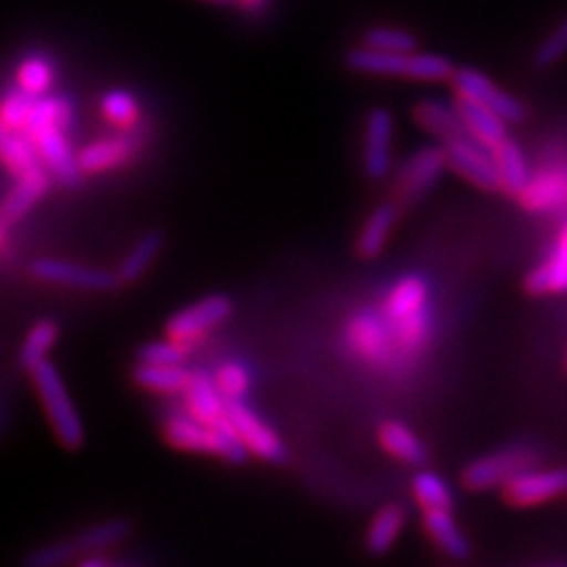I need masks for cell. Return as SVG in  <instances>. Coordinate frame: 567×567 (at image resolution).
Wrapping results in <instances>:
<instances>
[{"label": "cell", "mask_w": 567, "mask_h": 567, "mask_svg": "<svg viewBox=\"0 0 567 567\" xmlns=\"http://www.w3.org/2000/svg\"><path fill=\"white\" fill-rule=\"evenodd\" d=\"M140 150V142L133 135H118V137H104L91 142L79 152L81 168L85 175L110 173L123 164H128Z\"/></svg>", "instance_id": "e0dca14e"}, {"label": "cell", "mask_w": 567, "mask_h": 567, "mask_svg": "<svg viewBox=\"0 0 567 567\" xmlns=\"http://www.w3.org/2000/svg\"><path fill=\"white\" fill-rule=\"evenodd\" d=\"M235 315V300L227 293H208L183 310H177L166 322V336L181 343H194L204 339L213 329Z\"/></svg>", "instance_id": "ba28073f"}, {"label": "cell", "mask_w": 567, "mask_h": 567, "mask_svg": "<svg viewBox=\"0 0 567 567\" xmlns=\"http://www.w3.org/2000/svg\"><path fill=\"white\" fill-rule=\"evenodd\" d=\"M525 291L532 296L567 291V229L563 233L554 256L525 277Z\"/></svg>", "instance_id": "83f0119b"}, {"label": "cell", "mask_w": 567, "mask_h": 567, "mask_svg": "<svg viewBox=\"0 0 567 567\" xmlns=\"http://www.w3.org/2000/svg\"><path fill=\"white\" fill-rule=\"evenodd\" d=\"M227 416L233 419L244 445L254 456H258L260 461H268V464H287L289 450L284 445V440L277 435L272 425L268 421H262L244 400L227 402Z\"/></svg>", "instance_id": "30bf717a"}, {"label": "cell", "mask_w": 567, "mask_h": 567, "mask_svg": "<svg viewBox=\"0 0 567 567\" xmlns=\"http://www.w3.org/2000/svg\"><path fill=\"white\" fill-rule=\"evenodd\" d=\"M135 532V523L131 518H110L81 529L79 535H71L45 546L33 548L24 558L22 567H66L81 556H93L97 551H106L131 539Z\"/></svg>", "instance_id": "3957f363"}, {"label": "cell", "mask_w": 567, "mask_h": 567, "mask_svg": "<svg viewBox=\"0 0 567 567\" xmlns=\"http://www.w3.org/2000/svg\"><path fill=\"white\" fill-rule=\"evenodd\" d=\"M241 3L246 6V8H260L265 0H241Z\"/></svg>", "instance_id": "60d3db41"}, {"label": "cell", "mask_w": 567, "mask_h": 567, "mask_svg": "<svg viewBox=\"0 0 567 567\" xmlns=\"http://www.w3.org/2000/svg\"><path fill=\"white\" fill-rule=\"evenodd\" d=\"M60 341V324L52 317H43L35 322L27 336L24 343L20 348V364L27 371H33L39 364H43L48 360V354L52 352V348L58 346Z\"/></svg>", "instance_id": "f1b7e54d"}, {"label": "cell", "mask_w": 567, "mask_h": 567, "mask_svg": "<svg viewBox=\"0 0 567 567\" xmlns=\"http://www.w3.org/2000/svg\"><path fill=\"white\" fill-rule=\"evenodd\" d=\"M496 162H499V171H502V185L504 192L508 194H520L529 187V166L525 152L520 150V145L516 140L506 137L499 147H494Z\"/></svg>", "instance_id": "f546056e"}, {"label": "cell", "mask_w": 567, "mask_h": 567, "mask_svg": "<svg viewBox=\"0 0 567 567\" xmlns=\"http://www.w3.org/2000/svg\"><path fill=\"white\" fill-rule=\"evenodd\" d=\"M395 118L388 106H374L364 123V173L369 181H383L393 173Z\"/></svg>", "instance_id": "7c38bea8"}, {"label": "cell", "mask_w": 567, "mask_h": 567, "mask_svg": "<svg viewBox=\"0 0 567 567\" xmlns=\"http://www.w3.org/2000/svg\"><path fill=\"white\" fill-rule=\"evenodd\" d=\"M29 272L33 279L45 284H58V287L76 289V291H91V293H106L121 287V279L112 270L91 268V265L60 260V258H39L29 265Z\"/></svg>", "instance_id": "9c48e42d"}, {"label": "cell", "mask_w": 567, "mask_h": 567, "mask_svg": "<svg viewBox=\"0 0 567 567\" xmlns=\"http://www.w3.org/2000/svg\"><path fill=\"white\" fill-rule=\"evenodd\" d=\"M33 104H35V97L17 85L14 91H10L3 100V128L27 131L33 114Z\"/></svg>", "instance_id": "74e56055"}, {"label": "cell", "mask_w": 567, "mask_h": 567, "mask_svg": "<svg viewBox=\"0 0 567 567\" xmlns=\"http://www.w3.org/2000/svg\"><path fill=\"white\" fill-rule=\"evenodd\" d=\"M164 248V233L162 229H150V233L140 235L137 241L131 246V251L123 256V260L118 262L116 275L121 279V284H135L142 277L147 275V270L154 265V260L158 258Z\"/></svg>", "instance_id": "4316f807"}, {"label": "cell", "mask_w": 567, "mask_h": 567, "mask_svg": "<svg viewBox=\"0 0 567 567\" xmlns=\"http://www.w3.org/2000/svg\"><path fill=\"white\" fill-rule=\"evenodd\" d=\"M565 55H567V14L563 17L560 24L537 45L535 55H532V64L537 69H548L558 64Z\"/></svg>", "instance_id": "f35d334b"}, {"label": "cell", "mask_w": 567, "mask_h": 567, "mask_svg": "<svg viewBox=\"0 0 567 567\" xmlns=\"http://www.w3.org/2000/svg\"><path fill=\"white\" fill-rule=\"evenodd\" d=\"M137 362L142 364H185L187 362V343H181L175 339L164 341H150L137 348Z\"/></svg>", "instance_id": "8d00e7d4"}, {"label": "cell", "mask_w": 567, "mask_h": 567, "mask_svg": "<svg viewBox=\"0 0 567 567\" xmlns=\"http://www.w3.org/2000/svg\"><path fill=\"white\" fill-rule=\"evenodd\" d=\"M50 175L52 173L45 166H39L17 177L14 187L8 192L3 206H0V225L12 227L14 223H20L48 194Z\"/></svg>", "instance_id": "9a60e30c"}, {"label": "cell", "mask_w": 567, "mask_h": 567, "mask_svg": "<svg viewBox=\"0 0 567 567\" xmlns=\"http://www.w3.org/2000/svg\"><path fill=\"white\" fill-rule=\"evenodd\" d=\"M565 367H567V360H565Z\"/></svg>", "instance_id": "b9f144b4"}, {"label": "cell", "mask_w": 567, "mask_h": 567, "mask_svg": "<svg viewBox=\"0 0 567 567\" xmlns=\"http://www.w3.org/2000/svg\"><path fill=\"white\" fill-rule=\"evenodd\" d=\"M398 218H400V204L395 202H385L371 210L360 229L358 239H354V254L364 260L379 258L383 254L390 235H393Z\"/></svg>", "instance_id": "44dd1931"}, {"label": "cell", "mask_w": 567, "mask_h": 567, "mask_svg": "<svg viewBox=\"0 0 567 567\" xmlns=\"http://www.w3.org/2000/svg\"><path fill=\"white\" fill-rule=\"evenodd\" d=\"M164 440L171 447L189 454H216V437L210 423H204L187 414H171L164 421Z\"/></svg>", "instance_id": "d6986e66"}, {"label": "cell", "mask_w": 567, "mask_h": 567, "mask_svg": "<svg viewBox=\"0 0 567 567\" xmlns=\"http://www.w3.org/2000/svg\"><path fill=\"white\" fill-rule=\"evenodd\" d=\"M456 106L461 116H464L468 133L475 140H481L483 145L494 150L508 137V121H504L494 110H489V106L461 95H456Z\"/></svg>", "instance_id": "603a6c76"}, {"label": "cell", "mask_w": 567, "mask_h": 567, "mask_svg": "<svg viewBox=\"0 0 567 567\" xmlns=\"http://www.w3.org/2000/svg\"><path fill=\"white\" fill-rule=\"evenodd\" d=\"M187 412L204 423H216L227 416V400L216 385V379L204 371H192L189 383L185 388Z\"/></svg>", "instance_id": "7402d4cb"}, {"label": "cell", "mask_w": 567, "mask_h": 567, "mask_svg": "<svg viewBox=\"0 0 567 567\" xmlns=\"http://www.w3.org/2000/svg\"><path fill=\"white\" fill-rule=\"evenodd\" d=\"M0 156H3L6 168L14 177H20L39 166H45L39 145H35L27 131L0 128Z\"/></svg>", "instance_id": "d4e9b609"}, {"label": "cell", "mask_w": 567, "mask_h": 567, "mask_svg": "<svg viewBox=\"0 0 567 567\" xmlns=\"http://www.w3.org/2000/svg\"><path fill=\"white\" fill-rule=\"evenodd\" d=\"M565 492H567V468H548V471L529 468L502 487V499L508 506L527 508V506H539L544 502L558 499V496H563Z\"/></svg>", "instance_id": "4fadbf2b"}, {"label": "cell", "mask_w": 567, "mask_h": 567, "mask_svg": "<svg viewBox=\"0 0 567 567\" xmlns=\"http://www.w3.org/2000/svg\"><path fill=\"white\" fill-rule=\"evenodd\" d=\"M192 371L185 364H142L133 369V383L158 395H181L189 383Z\"/></svg>", "instance_id": "484cf974"}, {"label": "cell", "mask_w": 567, "mask_h": 567, "mask_svg": "<svg viewBox=\"0 0 567 567\" xmlns=\"http://www.w3.org/2000/svg\"><path fill=\"white\" fill-rule=\"evenodd\" d=\"M423 529L429 539L452 560H468L473 556V546L464 529L458 527L452 508H423Z\"/></svg>", "instance_id": "2e32d148"}, {"label": "cell", "mask_w": 567, "mask_h": 567, "mask_svg": "<svg viewBox=\"0 0 567 567\" xmlns=\"http://www.w3.org/2000/svg\"><path fill=\"white\" fill-rule=\"evenodd\" d=\"M17 85L33 97H43L52 85V66L43 58H29L17 69Z\"/></svg>", "instance_id": "d590c367"}, {"label": "cell", "mask_w": 567, "mask_h": 567, "mask_svg": "<svg viewBox=\"0 0 567 567\" xmlns=\"http://www.w3.org/2000/svg\"><path fill=\"white\" fill-rule=\"evenodd\" d=\"M406 518H410V513H406V506L400 502H390L381 506L367 527V537H364L367 554L379 558L393 551V546L398 544V539L402 537V532L406 527Z\"/></svg>", "instance_id": "ffe728a7"}, {"label": "cell", "mask_w": 567, "mask_h": 567, "mask_svg": "<svg viewBox=\"0 0 567 567\" xmlns=\"http://www.w3.org/2000/svg\"><path fill=\"white\" fill-rule=\"evenodd\" d=\"M343 64L354 74L369 76H390V79H410V81H447L454 76L456 66L447 55L440 52H383L369 45L350 48L343 58Z\"/></svg>", "instance_id": "7a4b0ae2"}, {"label": "cell", "mask_w": 567, "mask_h": 567, "mask_svg": "<svg viewBox=\"0 0 567 567\" xmlns=\"http://www.w3.org/2000/svg\"><path fill=\"white\" fill-rule=\"evenodd\" d=\"M412 492L421 508H454V492L435 471H419L412 477Z\"/></svg>", "instance_id": "4dcf8cb0"}, {"label": "cell", "mask_w": 567, "mask_h": 567, "mask_svg": "<svg viewBox=\"0 0 567 567\" xmlns=\"http://www.w3.org/2000/svg\"><path fill=\"white\" fill-rule=\"evenodd\" d=\"M346 336L350 350L371 367H395L398 354L412 362L433 336L429 281L421 275H404L390 287L379 312L350 319Z\"/></svg>", "instance_id": "6da1fadb"}, {"label": "cell", "mask_w": 567, "mask_h": 567, "mask_svg": "<svg viewBox=\"0 0 567 567\" xmlns=\"http://www.w3.org/2000/svg\"><path fill=\"white\" fill-rule=\"evenodd\" d=\"M364 45L383 52H414L419 45L416 33L398 27H371L364 31Z\"/></svg>", "instance_id": "836d02e7"}, {"label": "cell", "mask_w": 567, "mask_h": 567, "mask_svg": "<svg viewBox=\"0 0 567 567\" xmlns=\"http://www.w3.org/2000/svg\"><path fill=\"white\" fill-rule=\"evenodd\" d=\"M213 379H216V385L227 402L244 400L248 390H251V374H248V369L241 362L220 364Z\"/></svg>", "instance_id": "e575fe53"}, {"label": "cell", "mask_w": 567, "mask_h": 567, "mask_svg": "<svg viewBox=\"0 0 567 567\" xmlns=\"http://www.w3.org/2000/svg\"><path fill=\"white\" fill-rule=\"evenodd\" d=\"M381 447L406 466H423L429 461V450L421 437L402 421H385L379 429Z\"/></svg>", "instance_id": "cb8c5ba5"}, {"label": "cell", "mask_w": 567, "mask_h": 567, "mask_svg": "<svg viewBox=\"0 0 567 567\" xmlns=\"http://www.w3.org/2000/svg\"><path fill=\"white\" fill-rule=\"evenodd\" d=\"M565 567H567V565H565Z\"/></svg>", "instance_id": "7bdbcfd3"}, {"label": "cell", "mask_w": 567, "mask_h": 567, "mask_svg": "<svg viewBox=\"0 0 567 567\" xmlns=\"http://www.w3.org/2000/svg\"><path fill=\"white\" fill-rule=\"evenodd\" d=\"M33 137L35 145L41 150L43 164L52 173L55 181L66 187V189H76L83 183V168H81V158L79 154L71 150L69 140L64 135V128H39L29 133Z\"/></svg>", "instance_id": "5bb4252c"}, {"label": "cell", "mask_w": 567, "mask_h": 567, "mask_svg": "<svg viewBox=\"0 0 567 567\" xmlns=\"http://www.w3.org/2000/svg\"><path fill=\"white\" fill-rule=\"evenodd\" d=\"M412 116L423 131H429L431 135L442 140V145L450 140L471 135L456 102L450 104L442 100H421L412 106Z\"/></svg>", "instance_id": "ac0fdd59"}, {"label": "cell", "mask_w": 567, "mask_h": 567, "mask_svg": "<svg viewBox=\"0 0 567 567\" xmlns=\"http://www.w3.org/2000/svg\"><path fill=\"white\" fill-rule=\"evenodd\" d=\"M29 374L35 393L41 398L45 416L52 425V433H55L60 445L69 452L81 450L85 445V425L74 400L69 395L60 369L50 360H45L43 364L29 371Z\"/></svg>", "instance_id": "277c9868"}, {"label": "cell", "mask_w": 567, "mask_h": 567, "mask_svg": "<svg viewBox=\"0 0 567 567\" xmlns=\"http://www.w3.org/2000/svg\"><path fill=\"white\" fill-rule=\"evenodd\" d=\"M71 116H74V106H71L66 97H55V95L35 97L27 133H33L39 128H52V126L66 131Z\"/></svg>", "instance_id": "1f68e13d"}, {"label": "cell", "mask_w": 567, "mask_h": 567, "mask_svg": "<svg viewBox=\"0 0 567 567\" xmlns=\"http://www.w3.org/2000/svg\"><path fill=\"white\" fill-rule=\"evenodd\" d=\"M445 152H447L450 171L464 177L466 183L485 192L504 189L496 154L492 147L483 145L481 140H475L473 135L450 140L445 142Z\"/></svg>", "instance_id": "52a82bcc"}, {"label": "cell", "mask_w": 567, "mask_h": 567, "mask_svg": "<svg viewBox=\"0 0 567 567\" xmlns=\"http://www.w3.org/2000/svg\"><path fill=\"white\" fill-rule=\"evenodd\" d=\"M450 168L445 145L442 147H423L414 152L406 162L398 168L393 177V202L400 208L419 204L429 194L435 183Z\"/></svg>", "instance_id": "8992f818"}, {"label": "cell", "mask_w": 567, "mask_h": 567, "mask_svg": "<svg viewBox=\"0 0 567 567\" xmlns=\"http://www.w3.org/2000/svg\"><path fill=\"white\" fill-rule=\"evenodd\" d=\"M100 106H102L104 118L114 123V126H118L123 131H131V128L137 126L140 104H137L133 93L121 91V87H114V91L104 93Z\"/></svg>", "instance_id": "d6a6232c"}, {"label": "cell", "mask_w": 567, "mask_h": 567, "mask_svg": "<svg viewBox=\"0 0 567 567\" xmlns=\"http://www.w3.org/2000/svg\"><path fill=\"white\" fill-rule=\"evenodd\" d=\"M81 567H106V563H104L102 558L93 556V558H87V560H83V563H81Z\"/></svg>", "instance_id": "ab89813d"}, {"label": "cell", "mask_w": 567, "mask_h": 567, "mask_svg": "<svg viewBox=\"0 0 567 567\" xmlns=\"http://www.w3.org/2000/svg\"><path fill=\"white\" fill-rule=\"evenodd\" d=\"M539 458V452L532 445H525V442L494 450L464 466V471H461V485L468 492H487L494 487L502 489L516 475L535 468Z\"/></svg>", "instance_id": "5b68a950"}, {"label": "cell", "mask_w": 567, "mask_h": 567, "mask_svg": "<svg viewBox=\"0 0 567 567\" xmlns=\"http://www.w3.org/2000/svg\"><path fill=\"white\" fill-rule=\"evenodd\" d=\"M452 83L461 97H471L475 102L489 106V110H494L508 123H523L527 118L525 104L518 97L506 93L504 87L496 85L487 74H483L481 69L458 66L454 71Z\"/></svg>", "instance_id": "8fae6325"}]
</instances>
